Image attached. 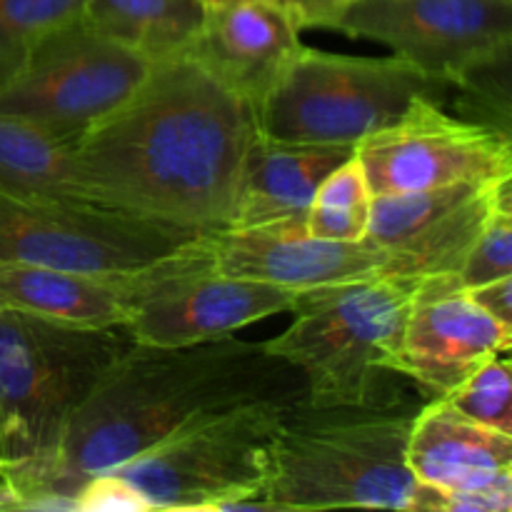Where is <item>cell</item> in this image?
Returning a JSON list of instances; mask_svg holds the SVG:
<instances>
[{
    "label": "cell",
    "instance_id": "15",
    "mask_svg": "<svg viewBox=\"0 0 512 512\" xmlns=\"http://www.w3.org/2000/svg\"><path fill=\"white\" fill-rule=\"evenodd\" d=\"M208 253L218 273L283 285L293 293L395 275L388 255L370 240L313 238L305 220L210 230Z\"/></svg>",
    "mask_w": 512,
    "mask_h": 512
},
{
    "label": "cell",
    "instance_id": "12",
    "mask_svg": "<svg viewBox=\"0 0 512 512\" xmlns=\"http://www.w3.org/2000/svg\"><path fill=\"white\" fill-rule=\"evenodd\" d=\"M293 300L295 293L283 285L218 273L205 233L138 305L123 330L133 343L180 348L228 338L245 325L290 313Z\"/></svg>",
    "mask_w": 512,
    "mask_h": 512
},
{
    "label": "cell",
    "instance_id": "27",
    "mask_svg": "<svg viewBox=\"0 0 512 512\" xmlns=\"http://www.w3.org/2000/svg\"><path fill=\"white\" fill-rule=\"evenodd\" d=\"M512 473L458 493H438V512H510Z\"/></svg>",
    "mask_w": 512,
    "mask_h": 512
},
{
    "label": "cell",
    "instance_id": "13",
    "mask_svg": "<svg viewBox=\"0 0 512 512\" xmlns=\"http://www.w3.org/2000/svg\"><path fill=\"white\" fill-rule=\"evenodd\" d=\"M510 193L512 178L375 195L365 240L388 255L395 275H458L490 210Z\"/></svg>",
    "mask_w": 512,
    "mask_h": 512
},
{
    "label": "cell",
    "instance_id": "1",
    "mask_svg": "<svg viewBox=\"0 0 512 512\" xmlns=\"http://www.w3.org/2000/svg\"><path fill=\"white\" fill-rule=\"evenodd\" d=\"M253 135L248 100L185 53L150 65L73 158L98 203L210 233L228 228Z\"/></svg>",
    "mask_w": 512,
    "mask_h": 512
},
{
    "label": "cell",
    "instance_id": "23",
    "mask_svg": "<svg viewBox=\"0 0 512 512\" xmlns=\"http://www.w3.org/2000/svg\"><path fill=\"white\" fill-rule=\"evenodd\" d=\"M85 0H0V83L48 35L83 18Z\"/></svg>",
    "mask_w": 512,
    "mask_h": 512
},
{
    "label": "cell",
    "instance_id": "9",
    "mask_svg": "<svg viewBox=\"0 0 512 512\" xmlns=\"http://www.w3.org/2000/svg\"><path fill=\"white\" fill-rule=\"evenodd\" d=\"M150 65L80 18L48 35L0 83V113L73 145L138 88Z\"/></svg>",
    "mask_w": 512,
    "mask_h": 512
},
{
    "label": "cell",
    "instance_id": "11",
    "mask_svg": "<svg viewBox=\"0 0 512 512\" xmlns=\"http://www.w3.org/2000/svg\"><path fill=\"white\" fill-rule=\"evenodd\" d=\"M338 30L455 85L512 48V0H355Z\"/></svg>",
    "mask_w": 512,
    "mask_h": 512
},
{
    "label": "cell",
    "instance_id": "19",
    "mask_svg": "<svg viewBox=\"0 0 512 512\" xmlns=\"http://www.w3.org/2000/svg\"><path fill=\"white\" fill-rule=\"evenodd\" d=\"M405 460L420 485L458 493L512 473V435L428 400L413 415Z\"/></svg>",
    "mask_w": 512,
    "mask_h": 512
},
{
    "label": "cell",
    "instance_id": "5",
    "mask_svg": "<svg viewBox=\"0 0 512 512\" xmlns=\"http://www.w3.org/2000/svg\"><path fill=\"white\" fill-rule=\"evenodd\" d=\"M418 285L415 275H383L295 293V320L265 348L303 375V403H375L395 375Z\"/></svg>",
    "mask_w": 512,
    "mask_h": 512
},
{
    "label": "cell",
    "instance_id": "30",
    "mask_svg": "<svg viewBox=\"0 0 512 512\" xmlns=\"http://www.w3.org/2000/svg\"><path fill=\"white\" fill-rule=\"evenodd\" d=\"M0 510H20V498L3 478H0Z\"/></svg>",
    "mask_w": 512,
    "mask_h": 512
},
{
    "label": "cell",
    "instance_id": "3",
    "mask_svg": "<svg viewBox=\"0 0 512 512\" xmlns=\"http://www.w3.org/2000/svg\"><path fill=\"white\" fill-rule=\"evenodd\" d=\"M418 408L393 395L363 405L293 400L275 433L260 508L438 512V490L420 485L405 460Z\"/></svg>",
    "mask_w": 512,
    "mask_h": 512
},
{
    "label": "cell",
    "instance_id": "2",
    "mask_svg": "<svg viewBox=\"0 0 512 512\" xmlns=\"http://www.w3.org/2000/svg\"><path fill=\"white\" fill-rule=\"evenodd\" d=\"M303 375L265 343L180 348L130 340L65 428L53 460L18 490L20 510H70L88 478L128 463L188 423L258 398H303Z\"/></svg>",
    "mask_w": 512,
    "mask_h": 512
},
{
    "label": "cell",
    "instance_id": "20",
    "mask_svg": "<svg viewBox=\"0 0 512 512\" xmlns=\"http://www.w3.org/2000/svg\"><path fill=\"white\" fill-rule=\"evenodd\" d=\"M83 20L158 63L188 53L203 20V0H85Z\"/></svg>",
    "mask_w": 512,
    "mask_h": 512
},
{
    "label": "cell",
    "instance_id": "24",
    "mask_svg": "<svg viewBox=\"0 0 512 512\" xmlns=\"http://www.w3.org/2000/svg\"><path fill=\"white\" fill-rule=\"evenodd\" d=\"M440 400L475 423L512 435L510 360L505 355L490 358Z\"/></svg>",
    "mask_w": 512,
    "mask_h": 512
},
{
    "label": "cell",
    "instance_id": "21",
    "mask_svg": "<svg viewBox=\"0 0 512 512\" xmlns=\"http://www.w3.org/2000/svg\"><path fill=\"white\" fill-rule=\"evenodd\" d=\"M0 193L85 198L73 145L45 130L0 113Z\"/></svg>",
    "mask_w": 512,
    "mask_h": 512
},
{
    "label": "cell",
    "instance_id": "6",
    "mask_svg": "<svg viewBox=\"0 0 512 512\" xmlns=\"http://www.w3.org/2000/svg\"><path fill=\"white\" fill-rule=\"evenodd\" d=\"M453 85L400 55L365 58L300 45L253 105L255 133L283 143L358 145L415 100L448 103Z\"/></svg>",
    "mask_w": 512,
    "mask_h": 512
},
{
    "label": "cell",
    "instance_id": "7",
    "mask_svg": "<svg viewBox=\"0 0 512 512\" xmlns=\"http://www.w3.org/2000/svg\"><path fill=\"white\" fill-rule=\"evenodd\" d=\"M293 400H245L205 415L110 473L128 480L148 510H245L263 495L275 433Z\"/></svg>",
    "mask_w": 512,
    "mask_h": 512
},
{
    "label": "cell",
    "instance_id": "26",
    "mask_svg": "<svg viewBox=\"0 0 512 512\" xmlns=\"http://www.w3.org/2000/svg\"><path fill=\"white\" fill-rule=\"evenodd\" d=\"M73 503L75 512H150L138 490L110 470L85 480Z\"/></svg>",
    "mask_w": 512,
    "mask_h": 512
},
{
    "label": "cell",
    "instance_id": "8",
    "mask_svg": "<svg viewBox=\"0 0 512 512\" xmlns=\"http://www.w3.org/2000/svg\"><path fill=\"white\" fill-rule=\"evenodd\" d=\"M200 235L98 200L0 193V263L133 270L170 258Z\"/></svg>",
    "mask_w": 512,
    "mask_h": 512
},
{
    "label": "cell",
    "instance_id": "29",
    "mask_svg": "<svg viewBox=\"0 0 512 512\" xmlns=\"http://www.w3.org/2000/svg\"><path fill=\"white\" fill-rule=\"evenodd\" d=\"M468 293L485 313H490L495 320L512 328V275L510 278L478 285V288H470Z\"/></svg>",
    "mask_w": 512,
    "mask_h": 512
},
{
    "label": "cell",
    "instance_id": "18",
    "mask_svg": "<svg viewBox=\"0 0 512 512\" xmlns=\"http://www.w3.org/2000/svg\"><path fill=\"white\" fill-rule=\"evenodd\" d=\"M353 153V145L283 143L255 133L240 170L228 228L305 220L318 185Z\"/></svg>",
    "mask_w": 512,
    "mask_h": 512
},
{
    "label": "cell",
    "instance_id": "17",
    "mask_svg": "<svg viewBox=\"0 0 512 512\" xmlns=\"http://www.w3.org/2000/svg\"><path fill=\"white\" fill-rule=\"evenodd\" d=\"M300 33L270 0H203V20L188 55L253 108L303 45Z\"/></svg>",
    "mask_w": 512,
    "mask_h": 512
},
{
    "label": "cell",
    "instance_id": "10",
    "mask_svg": "<svg viewBox=\"0 0 512 512\" xmlns=\"http://www.w3.org/2000/svg\"><path fill=\"white\" fill-rule=\"evenodd\" d=\"M370 193L403 195L458 183L512 178L510 135L478 120L445 113L420 98L395 123L355 145Z\"/></svg>",
    "mask_w": 512,
    "mask_h": 512
},
{
    "label": "cell",
    "instance_id": "25",
    "mask_svg": "<svg viewBox=\"0 0 512 512\" xmlns=\"http://www.w3.org/2000/svg\"><path fill=\"white\" fill-rule=\"evenodd\" d=\"M512 275V200L505 198L490 210L458 270L465 290Z\"/></svg>",
    "mask_w": 512,
    "mask_h": 512
},
{
    "label": "cell",
    "instance_id": "4",
    "mask_svg": "<svg viewBox=\"0 0 512 512\" xmlns=\"http://www.w3.org/2000/svg\"><path fill=\"white\" fill-rule=\"evenodd\" d=\"M128 343L118 328L0 310V478L15 493L53 460L73 413Z\"/></svg>",
    "mask_w": 512,
    "mask_h": 512
},
{
    "label": "cell",
    "instance_id": "28",
    "mask_svg": "<svg viewBox=\"0 0 512 512\" xmlns=\"http://www.w3.org/2000/svg\"><path fill=\"white\" fill-rule=\"evenodd\" d=\"M283 13L293 18L300 30L305 28H333L338 30L340 20L345 18L355 0H270Z\"/></svg>",
    "mask_w": 512,
    "mask_h": 512
},
{
    "label": "cell",
    "instance_id": "16",
    "mask_svg": "<svg viewBox=\"0 0 512 512\" xmlns=\"http://www.w3.org/2000/svg\"><path fill=\"white\" fill-rule=\"evenodd\" d=\"M195 243L133 270H58L0 263V310H18L78 328H125L138 305Z\"/></svg>",
    "mask_w": 512,
    "mask_h": 512
},
{
    "label": "cell",
    "instance_id": "14",
    "mask_svg": "<svg viewBox=\"0 0 512 512\" xmlns=\"http://www.w3.org/2000/svg\"><path fill=\"white\" fill-rule=\"evenodd\" d=\"M512 328L485 313L458 275L420 278L395 358V375L440 400L490 358L510 353Z\"/></svg>",
    "mask_w": 512,
    "mask_h": 512
},
{
    "label": "cell",
    "instance_id": "22",
    "mask_svg": "<svg viewBox=\"0 0 512 512\" xmlns=\"http://www.w3.org/2000/svg\"><path fill=\"white\" fill-rule=\"evenodd\" d=\"M370 205L373 193L353 153L318 185L305 213V230L323 240H363Z\"/></svg>",
    "mask_w": 512,
    "mask_h": 512
}]
</instances>
